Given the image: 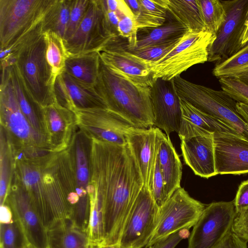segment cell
Masks as SVG:
<instances>
[{"instance_id":"cell-3","label":"cell","mask_w":248,"mask_h":248,"mask_svg":"<svg viewBox=\"0 0 248 248\" xmlns=\"http://www.w3.org/2000/svg\"><path fill=\"white\" fill-rule=\"evenodd\" d=\"M95 87L107 108L120 115L135 127L146 129L154 125L150 87L134 82L109 68L101 60Z\"/></svg>"},{"instance_id":"cell-7","label":"cell","mask_w":248,"mask_h":248,"mask_svg":"<svg viewBox=\"0 0 248 248\" xmlns=\"http://www.w3.org/2000/svg\"><path fill=\"white\" fill-rule=\"evenodd\" d=\"M54 0H0V49L9 47L40 26Z\"/></svg>"},{"instance_id":"cell-21","label":"cell","mask_w":248,"mask_h":248,"mask_svg":"<svg viewBox=\"0 0 248 248\" xmlns=\"http://www.w3.org/2000/svg\"><path fill=\"white\" fill-rule=\"evenodd\" d=\"M42 110L50 152L66 150L78 129L75 112L57 103L43 108Z\"/></svg>"},{"instance_id":"cell-50","label":"cell","mask_w":248,"mask_h":248,"mask_svg":"<svg viewBox=\"0 0 248 248\" xmlns=\"http://www.w3.org/2000/svg\"><path fill=\"white\" fill-rule=\"evenodd\" d=\"M246 84H248V74L241 76L237 78Z\"/></svg>"},{"instance_id":"cell-40","label":"cell","mask_w":248,"mask_h":248,"mask_svg":"<svg viewBox=\"0 0 248 248\" xmlns=\"http://www.w3.org/2000/svg\"><path fill=\"white\" fill-rule=\"evenodd\" d=\"M148 189L153 200L160 208L165 202V200L164 184L159 165L158 156L154 174L149 184Z\"/></svg>"},{"instance_id":"cell-10","label":"cell","mask_w":248,"mask_h":248,"mask_svg":"<svg viewBox=\"0 0 248 248\" xmlns=\"http://www.w3.org/2000/svg\"><path fill=\"white\" fill-rule=\"evenodd\" d=\"M205 206L192 198L184 188L177 189L159 208L156 228L145 248L176 232L193 227Z\"/></svg>"},{"instance_id":"cell-32","label":"cell","mask_w":248,"mask_h":248,"mask_svg":"<svg viewBox=\"0 0 248 248\" xmlns=\"http://www.w3.org/2000/svg\"><path fill=\"white\" fill-rule=\"evenodd\" d=\"M140 11L135 18L138 29L156 28L166 22L168 11L165 0H139Z\"/></svg>"},{"instance_id":"cell-1","label":"cell","mask_w":248,"mask_h":248,"mask_svg":"<svg viewBox=\"0 0 248 248\" xmlns=\"http://www.w3.org/2000/svg\"><path fill=\"white\" fill-rule=\"evenodd\" d=\"M90 174V191L103 209L102 244H118L128 215L144 186L128 144L118 145L91 139Z\"/></svg>"},{"instance_id":"cell-5","label":"cell","mask_w":248,"mask_h":248,"mask_svg":"<svg viewBox=\"0 0 248 248\" xmlns=\"http://www.w3.org/2000/svg\"><path fill=\"white\" fill-rule=\"evenodd\" d=\"M0 118L16 159L50 152L46 138L32 127L19 107L8 66L1 68Z\"/></svg>"},{"instance_id":"cell-37","label":"cell","mask_w":248,"mask_h":248,"mask_svg":"<svg viewBox=\"0 0 248 248\" xmlns=\"http://www.w3.org/2000/svg\"><path fill=\"white\" fill-rule=\"evenodd\" d=\"M222 90L237 102L248 104V84L237 78H220Z\"/></svg>"},{"instance_id":"cell-24","label":"cell","mask_w":248,"mask_h":248,"mask_svg":"<svg viewBox=\"0 0 248 248\" xmlns=\"http://www.w3.org/2000/svg\"><path fill=\"white\" fill-rule=\"evenodd\" d=\"M48 248H96L88 235L70 218L59 220L47 228Z\"/></svg>"},{"instance_id":"cell-19","label":"cell","mask_w":248,"mask_h":248,"mask_svg":"<svg viewBox=\"0 0 248 248\" xmlns=\"http://www.w3.org/2000/svg\"><path fill=\"white\" fill-rule=\"evenodd\" d=\"M164 134L157 127L131 128L126 133L127 143L136 159L148 188L155 170Z\"/></svg>"},{"instance_id":"cell-47","label":"cell","mask_w":248,"mask_h":248,"mask_svg":"<svg viewBox=\"0 0 248 248\" xmlns=\"http://www.w3.org/2000/svg\"><path fill=\"white\" fill-rule=\"evenodd\" d=\"M236 108L238 113L248 124V104L237 102Z\"/></svg>"},{"instance_id":"cell-41","label":"cell","mask_w":248,"mask_h":248,"mask_svg":"<svg viewBox=\"0 0 248 248\" xmlns=\"http://www.w3.org/2000/svg\"><path fill=\"white\" fill-rule=\"evenodd\" d=\"M138 30L133 15L125 16L120 19L118 25V35L128 40L127 48L135 46Z\"/></svg>"},{"instance_id":"cell-46","label":"cell","mask_w":248,"mask_h":248,"mask_svg":"<svg viewBox=\"0 0 248 248\" xmlns=\"http://www.w3.org/2000/svg\"><path fill=\"white\" fill-rule=\"evenodd\" d=\"M135 18L138 16L140 11L139 0H124Z\"/></svg>"},{"instance_id":"cell-16","label":"cell","mask_w":248,"mask_h":248,"mask_svg":"<svg viewBox=\"0 0 248 248\" xmlns=\"http://www.w3.org/2000/svg\"><path fill=\"white\" fill-rule=\"evenodd\" d=\"M4 204L10 208L26 243L33 248H48L46 228L26 191L14 179Z\"/></svg>"},{"instance_id":"cell-15","label":"cell","mask_w":248,"mask_h":248,"mask_svg":"<svg viewBox=\"0 0 248 248\" xmlns=\"http://www.w3.org/2000/svg\"><path fill=\"white\" fill-rule=\"evenodd\" d=\"M78 128L91 139L118 145L127 144L126 133L132 124L107 108L77 109Z\"/></svg>"},{"instance_id":"cell-29","label":"cell","mask_w":248,"mask_h":248,"mask_svg":"<svg viewBox=\"0 0 248 248\" xmlns=\"http://www.w3.org/2000/svg\"><path fill=\"white\" fill-rule=\"evenodd\" d=\"M167 11L189 31H207L199 0H165Z\"/></svg>"},{"instance_id":"cell-22","label":"cell","mask_w":248,"mask_h":248,"mask_svg":"<svg viewBox=\"0 0 248 248\" xmlns=\"http://www.w3.org/2000/svg\"><path fill=\"white\" fill-rule=\"evenodd\" d=\"M181 140L184 161L196 175L208 178L217 174L215 168L213 134Z\"/></svg>"},{"instance_id":"cell-44","label":"cell","mask_w":248,"mask_h":248,"mask_svg":"<svg viewBox=\"0 0 248 248\" xmlns=\"http://www.w3.org/2000/svg\"><path fill=\"white\" fill-rule=\"evenodd\" d=\"M233 201L237 214L248 209V180L239 185Z\"/></svg>"},{"instance_id":"cell-13","label":"cell","mask_w":248,"mask_h":248,"mask_svg":"<svg viewBox=\"0 0 248 248\" xmlns=\"http://www.w3.org/2000/svg\"><path fill=\"white\" fill-rule=\"evenodd\" d=\"M114 36L106 19L101 0H90L86 13L72 36L64 41L67 55L99 52Z\"/></svg>"},{"instance_id":"cell-11","label":"cell","mask_w":248,"mask_h":248,"mask_svg":"<svg viewBox=\"0 0 248 248\" xmlns=\"http://www.w3.org/2000/svg\"><path fill=\"white\" fill-rule=\"evenodd\" d=\"M236 215L233 200L206 205L190 233L187 248H214L232 229Z\"/></svg>"},{"instance_id":"cell-43","label":"cell","mask_w":248,"mask_h":248,"mask_svg":"<svg viewBox=\"0 0 248 248\" xmlns=\"http://www.w3.org/2000/svg\"><path fill=\"white\" fill-rule=\"evenodd\" d=\"M247 243L232 229L214 248H248Z\"/></svg>"},{"instance_id":"cell-23","label":"cell","mask_w":248,"mask_h":248,"mask_svg":"<svg viewBox=\"0 0 248 248\" xmlns=\"http://www.w3.org/2000/svg\"><path fill=\"white\" fill-rule=\"evenodd\" d=\"M180 103L182 116L178 134L181 140L217 132L239 135L225 123L200 110L185 100L180 99Z\"/></svg>"},{"instance_id":"cell-4","label":"cell","mask_w":248,"mask_h":248,"mask_svg":"<svg viewBox=\"0 0 248 248\" xmlns=\"http://www.w3.org/2000/svg\"><path fill=\"white\" fill-rule=\"evenodd\" d=\"M4 60L14 62L27 92L41 108L56 103L53 79L47 63L46 39L42 30L24 42L7 48Z\"/></svg>"},{"instance_id":"cell-18","label":"cell","mask_w":248,"mask_h":248,"mask_svg":"<svg viewBox=\"0 0 248 248\" xmlns=\"http://www.w3.org/2000/svg\"><path fill=\"white\" fill-rule=\"evenodd\" d=\"M215 168L217 174L248 173V140L231 133H213Z\"/></svg>"},{"instance_id":"cell-8","label":"cell","mask_w":248,"mask_h":248,"mask_svg":"<svg viewBox=\"0 0 248 248\" xmlns=\"http://www.w3.org/2000/svg\"><path fill=\"white\" fill-rule=\"evenodd\" d=\"M215 38L208 31H188L170 51L155 63L154 80H172L190 67L208 61V47Z\"/></svg>"},{"instance_id":"cell-25","label":"cell","mask_w":248,"mask_h":248,"mask_svg":"<svg viewBox=\"0 0 248 248\" xmlns=\"http://www.w3.org/2000/svg\"><path fill=\"white\" fill-rule=\"evenodd\" d=\"M188 31L186 26L175 20L168 12L164 24L156 28L138 29L135 46L129 48L127 46V48L129 51H136L169 43L181 38Z\"/></svg>"},{"instance_id":"cell-38","label":"cell","mask_w":248,"mask_h":248,"mask_svg":"<svg viewBox=\"0 0 248 248\" xmlns=\"http://www.w3.org/2000/svg\"><path fill=\"white\" fill-rule=\"evenodd\" d=\"M90 2V0H73L64 41L71 38L76 32L86 13Z\"/></svg>"},{"instance_id":"cell-20","label":"cell","mask_w":248,"mask_h":248,"mask_svg":"<svg viewBox=\"0 0 248 248\" xmlns=\"http://www.w3.org/2000/svg\"><path fill=\"white\" fill-rule=\"evenodd\" d=\"M53 94L56 103L73 111L77 109L107 108L95 86L80 82L64 71L55 80Z\"/></svg>"},{"instance_id":"cell-27","label":"cell","mask_w":248,"mask_h":248,"mask_svg":"<svg viewBox=\"0 0 248 248\" xmlns=\"http://www.w3.org/2000/svg\"><path fill=\"white\" fill-rule=\"evenodd\" d=\"M8 69L12 85L22 112L32 127L47 140L43 108L33 100L27 92L15 65L8 66Z\"/></svg>"},{"instance_id":"cell-31","label":"cell","mask_w":248,"mask_h":248,"mask_svg":"<svg viewBox=\"0 0 248 248\" xmlns=\"http://www.w3.org/2000/svg\"><path fill=\"white\" fill-rule=\"evenodd\" d=\"M0 203L4 204L12 183L15 158L3 129L0 127Z\"/></svg>"},{"instance_id":"cell-51","label":"cell","mask_w":248,"mask_h":248,"mask_svg":"<svg viewBox=\"0 0 248 248\" xmlns=\"http://www.w3.org/2000/svg\"><path fill=\"white\" fill-rule=\"evenodd\" d=\"M22 248H33V247H32L30 245H28L27 243H26L23 247H22Z\"/></svg>"},{"instance_id":"cell-39","label":"cell","mask_w":248,"mask_h":248,"mask_svg":"<svg viewBox=\"0 0 248 248\" xmlns=\"http://www.w3.org/2000/svg\"><path fill=\"white\" fill-rule=\"evenodd\" d=\"M181 38L169 43L145 47L136 51H129L136 56L155 63L170 51Z\"/></svg>"},{"instance_id":"cell-12","label":"cell","mask_w":248,"mask_h":248,"mask_svg":"<svg viewBox=\"0 0 248 248\" xmlns=\"http://www.w3.org/2000/svg\"><path fill=\"white\" fill-rule=\"evenodd\" d=\"M159 213V207L143 186L127 218L119 244L127 248H145L156 228Z\"/></svg>"},{"instance_id":"cell-30","label":"cell","mask_w":248,"mask_h":248,"mask_svg":"<svg viewBox=\"0 0 248 248\" xmlns=\"http://www.w3.org/2000/svg\"><path fill=\"white\" fill-rule=\"evenodd\" d=\"M73 0H54L42 21L43 32H54L64 39Z\"/></svg>"},{"instance_id":"cell-17","label":"cell","mask_w":248,"mask_h":248,"mask_svg":"<svg viewBox=\"0 0 248 248\" xmlns=\"http://www.w3.org/2000/svg\"><path fill=\"white\" fill-rule=\"evenodd\" d=\"M151 101L154 117V125L164 130L167 136L179 133L182 121L180 98L173 80L158 78L151 87Z\"/></svg>"},{"instance_id":"cell-48","label":"cell","mask_w":248,"mask_h":248,"mask_svg":"<svg viewBox=\"0 0 248 248\" xmlns=\"http://www.w3.org/2000/svg\"><path fill=\"white\" fill-rule=\"evenodd\" d=\"M96 248H127L123 247L119 243L111 245H99L96 247Z\"/></svg>"},{"instance_id":"cell-35","label":"cell","mask_w":248,"mask_h":248,"mask_svg":"<svg viewBox=\"0 0 248 248\" xmlns=\"http://www.w3.org/2000/svg\"><path fill=\"white\" fill-rule=\"evenodd\" d=\"M207 31L216 34L226 17L221 0H199Z\"/></svg>"},{"instance_id":"cell-33","label":"cell","mask_w":248,"mask_h":248,"mask_svg":"<svg viewBox=\"0 0 248 248\" xmlns=\"http://www.w3.org/2000/svg\"><path fill=\"white\" fill-rule=\"evenodd\" d=\"M44 33L46 39V59L55 80L57 76L64 71L67 54L61 37L50 31Z\"/></svg>"},{"instance_id":"cell-28","label":"cell","mask_w":248,"mask_h":248,"mask_svg":"<svg viewBox=\"0 0 248 248\" xmlns=\"http://www.w3.org/2000/svg\"><path fill=\"white\" fill-rule=\"evenodd\" d=\"M100 62L98 51L67 55L64 72L80 82L95 86L99 75Z\"/></svg>"},{"instance_id":"cell-6","label":"cell","mask_w":248,"mask_h":248,"mask_svg":"<svg viewBox=\"0 0 248 248\" xmlns=\"http://www.w3.org/2000/svg\"><path fill=\"white\" fill-rule=\"evenodd\" d=\"M172 80L180 99L219 119L248 140V124L237 112V101L223 90L195 84L180 76Z\"/></svg>"},{"instance_id":"cell-42","label":"cell","mask_w":248,"mask_h":248,"mask_svg":"<svg viewBox=\"0 0 248 248\" xmlns=\"http://www.w3.org/2000/svg\"><path fill=\"white\" fill-rule=\"evenodd\" d=\"M188 229H183L164 237L150 246L148 248H175L183 239L189 237Z\"/></svg>"},{"instance_id":"cell-34","label":"cell","mask_w":248,"mask_h":248,"mask_svg":"<svg viewBox=\"0 0 248 248\" xmlns=\"http://www.w3.org/2000/svg\"><path fill=\"white\" fill-rule=\"evenodd\" d=\"M212 74L218 78H237L248 74V44L227 59L216 63Z\"/></svg>"},{"instance_id":"cell-45","label":"cell","mask_w":248,"mask_h":248,"mask_svg":"<svg viewBox=\"0 0 248 248\" xmlns=\"http://www.w3.org/2000/svg\"><path fill=\"white\" fill-rule=\"evenodd\" d=\"M232 229L239 236L248 242V209L236 215Z\"/></svg>"},{"instance_id":"cell-49","label":"cell","mask_w":248,"mask_h":248,"mask_svg":"<svg viewBox=\"0 0 248 248\" xmlns=\"http://www.w3.org/2000/svg\"><path fill=\"white\" fill-rule=\"evenodd\" d=\"M248 44V26L247 27V29L246 30V31L244 33L242 41V47H243L245 46L246 45Z\"/></svg>"},{"instance_id":"cell-14","label":"cell","mask_w":248,"mask_h":248,"mask_svg":"<svg viewBox=\"0 0 248 248\" xmlns=\"http://www.w3.org/2000/svg\"><path fill=\"white\" fill-rule=\"evenodd\" d=\"M128 40L120 36L111 38L99 52L101 60L109 68L134 82L151 87L154 81L155 62L140 58L127 48Z\"/></svg>"},{"instance_id":"cell-26","label":"cell","mask_w":248,"mask_h":248,"mask_svg":"<svg viewBox=\"0 0 248 248\" xmlns=\"http://www.w3.org/2000/svg\"><path fill=\"white\" fill-rule=\"evenodd\" d=\"M159 165L162 174L165 202L181 187L182 166L169 136L164 135L158 153Z\"/></svg>"},{"instance_id":"cell-2","label":"cell","mask_w":248,"mask_h":248,"mask_svg":"<svg viewBox=\"0 0 248 248\" xmlns=\"http://www.w3.org/2000/svg\"><path fill=\"white\" fill-rule=\"evenodd\" d=\"M13 179L26 191L46 229L70 218L71 202L78 196L67 149L16 159Z\"/></svg>"},{"instance_id":"cell-9","label":"cell","mask_w":248,"mask_h":248,"mask_svg":"<svg viewBox=\"0 0 248 248\" xmlns=\"http://www.w3.org/2000/svg\"><path fill=\"white\" fill-rule=\"evenodd\" d=\"M226 12L225 21L208 47V62L219 63L243 47L242 39L248 24V0H221Z\"/></svg>"},{"instance_id":"cell-36","label":"cell","mask_w":248,"mask_h":248,"mask_svg":"<svg viewBox=\"0 0 248 248\" xmlns=\"http://www.w3.org/2000/svg\"><path fill=\"white\" fill-rule=\"evenodd\" d=\"M0 248H22L26 243L14 218L9 222H0Z\"/></svg>"}]
</instances>
